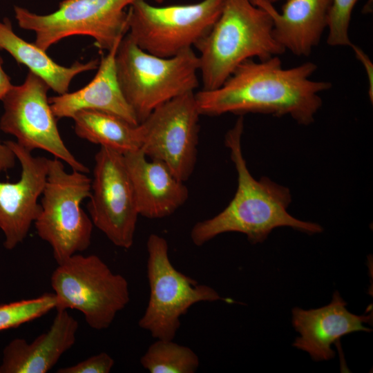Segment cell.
Listing matches in <instances>:
<instances>
[{"instance_id": "cell-22", "label": "cell", "mask_w": 373, "mask_h": 373, "mask_svg": "<svg viewBox=\"0 0 373 373\" xmlns=\"http://www.w3.org/2000/svg\"><path fill=\"white\" fill-rule=\"evenodd\" d=\"M55 307L54 293L0 305V332L18 327L43 316Z\"/></svg>"}, {"instance_id": "cell-15", "label": "cell", "mask_w": 373, "mask_h": 373, "mask_svg": "<svg viewBox=\"0 0 373 373\" xmlns=\"http://www.w3.org/2000/svg\"><path fill=\"white\" fill-rule=\"evenodd\" d=\"M123 156L140 216L149 219L166 218L186 202V186L163 162L148 159L141 149Z\"/></svg>"}, {"instance_id": "cell-8", "label": "cell", "mask_w": 373, "mask_h": 373, "mask_svg": "<svg viewBox=\"0 0 373 373\" xmlns=\"http://www.w3.org/2000/svg\"><path fill=\"white\" fill-rule=\"evenodd\" d=\"M224 0L155 6L135 0L127 11L126 35L141 49L171 57L195 46L220 16Z\"/></svg>"}, {"instance_id": "cell-1", "label": "cell", "mask_w": 373, "mask_h": 373, "mask_svg": "<svg viewBox=\"0 0 373 373\" xmlns=\"http://www.w3.org/2000/svg\"><path fill=\"white\" fill-rule=\"evenodd\" d=\"M316 68L311 61L285 68L278 56L245 60L218 88L195 93L199 112L289 115L298 124L309 125L322 106L320 93L332 87L330 82L310 79Z\"/></svg>"}, {"instance_id": "cell-24", "label": "cell", "mask_w": 373, "mask_h": 373, "mask_svg": "<svg viewBox=\"0 0 373 373\" xmlns=\"http://www.w3.org/2000/svg\"><path fill=\"white\" fill-rule=\"evenodd\" d=\"M114 359L106 352H100L70 366L59 368L57 373H109Z\"/></svg>"}, {"instance_id": "cell-21", "label": "cell", "mask_w": 373, "mask_h": 373, "mask_svg": "<svg viewBox=\"0 0 373 373\" xmlns=\"http://www.w3.org/2000/svg\"><path fill=\"white\" fill-rule=\"evenodd\" d=\"M140 361L150 373H194L200 365L193 350L165 339H157L150 345Z\"/></svg>"}, {"instance_id": "cell-18", "label": "cell", "mask_w": 373, "mask_h": 373, "mask_svg": "<svg viewBox=\"0 0 373 373\" xmlns=\"http://www.w3.org/2000/svg\"><path fill=\"white\" fill-rule=\"evenodd\" d=\"M251 1L269 15L274 36L285 51L308 56L327 28L332 0H287L281 12L267 0Z\"/></svg>"}, {"instance_id": "cell-28", "label": "cell", "mask_w": 373, "mask_h": 373, "mask_svg": "<svg viewBox=\"0 0 373 373\" xmlns=\"http://www.w3.org/2000/svg\"><path fill=\"white\" fill-rule=\"evenodd\" d=\"M267 1H269V2H270V3H275V2H276V1H280V0H267Z\"/></svg>"}, {"instance_id": "cell-7", "label": "cell", "mask_w": 373, "mask_h": 373, "mask_svg": "<svg viewBox=\"0 0 373 373\" xmlns=\"http://www.w3.org/2000/svg\"><path fill=\"white\" fill-rule=\"evenodd\" d=\"M135 0H63L57 9L39 15L15 6L19 26L35 34V44L46 51L62 39L86 35L101 50H111L128 30L126 7Z\"/></svg>"}, {"instance_id": "cell-27", "label": "cell", "mask_w": 373, "mask_h": 373, "mask_svg": "<svg viewBox=\"0 0 373 373\" xmlns=\"http://www.w3.org/2000/svg\"><path fill=\"white\" fill-rule=\"evenodd\" d=\"M3 59L0 56V100L2 99L12 86L10 77L6 73L3 68Z\"/></svg>"}, {"instance_id": "cell-29", "label": "cell", "mask_w": 373, "mask_h": 373, "mask_svg": "<svg viewBox=\"0 0 373 373\" xmlns=\"http://www.w3.org/2000/svg\"><path fill=\"white\" fill-rule=\"evenodd\" d=\"M155 1L157 2V3H162V1H164V0H154Z\"/></svg>"}, {"instance_id": "cell-20", "label": "cell", "mask_w": 373, "mask_h": 373, "mask_svg": "<svg viewBox=\"0 0 373 373\" xmlns=\"http://www.w3.org/2000/svg\"><path fill=\"white\" fill-rule=\"evenodd\" d=\"M75 134L90 143L99 144L122 154L141 148L139 124L104 111L82 110L72 118Z\"/></svg>"}, {"instance_id": "cell-6", "label": "cell", "mask_w": 373, "mask_h": 373, "mask_svg": "<svg viewBox=\"0 0 373 373\" xmlns=\"http://www.w3.org/2000/svg\"><path fill=\"white\" fill-rule=\"evenodd\" d=\"M57 310L80 312L90 327L108 328L130 301L127 280L112 271L97 255L75 254L57 267L50 277Z\"/></svg>"}, {"instance_id": "cell-10", "label": "cell", "mask_w": 373, "mask_h": 373, "mask_svg": "<svg viewBox=\"0 0 373 373\" xmlns=\"http://www.w3.org/2000/svg\"><path fill=\"white\" fill-rule=\"evenodd\" d=\"M49 89L41 78L29 71L24 82L12 85L2 98L0 129L15 136L25 149L46 151L72 170L88 173V168L75 157L61 137L47 96Z\"/></svg>"}, {"instance_id": "cell-26", "label": "cell", "mask_w": 373, "mask_h": 373, "mask_svg": "<svg viewBox=\"0 0 373 373\" xmlns=\"http://www.w3.org/2000/svg\"><path fill=\"white\" fill-rule=\"evenodd\" d=\"M17 158L12 150L5 142L0 140V173L7 172L16 164Z\"/></svg>"}, {"instance_id": "cell-13", "label": "cell", "mask_w": 373, "mask_h": 373, "mask_svg": "<svg viewBox=\"0 0 373 373\" xmlns=\"http://www.w3.org/2000/svg\"><path fill=\"white\" fill-rule=\"evenodd\" d=\"M4 142L21 167L17 182L0 181V229L5 237V248L12 250L26 239L40 212L39 198L46 184L50 159L32 155V151L16 141Z\"/></svg>"}, {"instance_id": "cell-16", "label": "cell", "mask_w": 373, "mask_h": 373, "mask_svg": "<svg viewBox=\"0 0 373 373\" xmlns=\"http://www.w3.org/2000/svg\"><path fill=\"white\" fill-rule=\"evenodd\" d=\"M78 322L68 310H57L50 328L28 343L17 338L3 349L0 373H46L76 341Z\"/></svg>"}, {"instance_id": "cell-14", "label": "cell", "mask_w": 373, "mask_h": 373, "mask_svg": "<svg viewBox=\"0 0 373 373\" xmlns=\"http://www.w3.org/2000/svg\"><path fill=\"white\" fill-rule=\"evenodd\" d=\"M372 320V314L356 315L348 311L347 303L336 291L327 305L292 309V325L299 334L293 346L307 352L313 361H329L336 354L332 348L334 343L353 332H370L365 324Z\"/></svg>"}, {"instance_id": "cell-25", "label": "cell", "mask_w": 373, "mask_h": 373, "mask_svg": "<svg viewBox=\"0 0 373 373\" xmlns=\"http://www.w3.org/2000/svg\"><path fill=\"white\" fill-rule=\"evenodd\" d=\"M350 47L353 50L356 57L362 64L367 74L368 79V95L371 102H373V64L369 56L358 46L352 44Z\"/></svg>"}, {"instance_id": "cell-5", "label": "cell", "mask_w": 373, "mask_h": 373, "mask_svg": "<svg viewBox=\"0 0 373 373\" xmlns=\"http://www.w3.org/2000/svg\"><path fill=\"white\" fill-rule=\"evenodd\" d=\"M90 193L91 179L86 173H68L61 160H50L34 225L39 237L51 247L57 264L86 250L91 243L93 224L81 207Z\"/></svg>"}, {"instance_id": "cell-23", "label": "cell", "mask_w": 373, "mask_h": 373, "mask_svg": "<svg viewBox=\"0 0 373 373\" xmlns=\"http://www.w3.org/2000/svg\"><path fill=\"white\" fill-rule=\"evenodd\" d=\"M358 0H332L327 28V43L331 46H350L349 27L354 6Z\"/></svg>"}, {"instance_id": "cell-11", "label": "cell", "mask_w": 373, "mask_h": 373, "mask_svg": "<svg viewBox=\"0 0 373 373\" xmlns=\"http://www.w3.org/2000/svg\"><path fill=\"white\" fill-rule=\"evenodd\" d=\"M200 115L195 93L190 92L157 106L139 124L140 149L184 182L197 160Z\"/></svg>"}, {"instance_id": "cell-4", "label": "cell", "mask_w": 373, "mask_h": 373, "mask_svg": "<svg viewBox=\"0 0 373 373\" xmlns=\"http://www.w3.org/2000/svg\"><path fill=\"white\" fill-rule=\"evenodd\" d=\"M115 66L122 92L139 124L157 106L199 86L200 61L192 48L161 57L141 49L126 34Z\"/></svg>"}, {"instance_id": "cell-2", "label": "cell", "mask_w": 373, "mask_h": 373, "mask_svg": "<svg viewBox=\"0 0 373 373\" xmlns=\"http://www.w3.org/2000/svg\"><path fill=\"white\" fill-rule=\"evenodd\" d=\"M243 130L244 119L240 115L224 137L237 172L235 195L219 213L193 226L190 232L192 242L202 246L222 233L238 232L255 245L263 242L274 229L283 227L309 235L321 233L323 229L319 224L300 220L287 212L291 202L287 187L267 177L256 180L252 176L242 151Z\"/></svg>"}, {"instance_id": "cell-19", "label": "cell", "mask_w": 373, "mask_h": 373, "mask_svg": "<svg viewBox=\"0 0 373 373\" xmlns=\"http://www.w3.org/2000/svg\"><path fill=\"white\" fill-rule=\"evenodd\" d=\"M0 50L10 53L17 63L26 66L30 72L41 78L50 89L59 95L68 92L75 77L97 69L99 64V60L95 59L86 63L76 61L70 66H61L35 43L28 42L19 37L8 18L0 21Z\"/></svg>"}, {"instance_id": "cell-12", "label": "cell", "mask_w": 373, "mask_h": 373, "mask_svg": "<svg viewBox=\"0 0 373 373\" xmlns=\"http://www.w3.org/2000/svg\"><path fill=\"white\" fill-rule=\"evenodd\" d=\"M88 211L114 245L132 247L140 215L123 154L102 146L96 153Z\"/></svg>"}, {"instance_id": "cell-17", "label": "cell", "mask_w": 373, "mask_h": 373, "mask_svg": "<svg viewBox=\"0 0 373 373\" xmlns=\"http://www.w3.org/2000/svg\"><path fill=\"white\" fill-rule=\"evenodd\" d=\"M119 43L102 57L95 76L87 85L78 90L48 98L57 119L72 118L82 110H96L116 115L132 124H139L117 77L115 55Z\"/></svg>"}, {"instance_id": "cell-3", "label": "cell", "mask_w": 373, "mask_h": 373, "mask_svg": "<svg viewBox=\"0 0 373 373\" xmlns=\"http://www.w3.org/2000/svg\"><path fill=\"white\" fill-rule=\"evenodd\" d=\"M195 47L202 90L220 86L245 60L285 52L274 36L271 17L251 0H224L218 19Z\"/></svg>"}, {"instance_id": "cell-9", "label": "cell", "mask_w": 373, "mask_h": 373, "mask_svg": "<svg viewBox=\"0 0 373 373\" xmlns=\"http://www.w3.org/2000/svg\"><path fill=\"white\" fill-rule=\"evenodd\" d=\"M146 273L150 288L147 306L139 327L156 339L174 340L180 318L200 302L229 301L211 287L177 270L169 256V245L162 236L152 233L146 241Z\"/></svg>"}]
</instances>
